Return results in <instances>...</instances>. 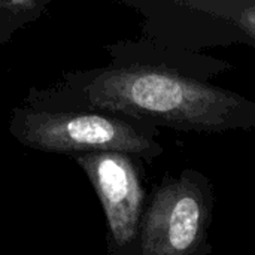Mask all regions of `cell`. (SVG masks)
Returning a JSON list of instances; mask_svg holds the SVG:
<instances>
[{
  "instance_id": "1",
  "label": "cell",
  "mask_w": 255,
  "mask_h": 255,
  "mask_svg": "<svg viewBox=\"0 0 255 255\" xmlns=\"http://www.w3.org/2000/svg\"><path fill=\"white\" fill-rule=\"evenodd\" d=\"M114 52L115 61L82 88L91 108L176 131L255 130L254 100L190 72Z\"/></svg>"
},
{
  "instance_id": "2",
  "label": "cell",
  "mask_w": 255,
  "mask_h": 255,
  "mask_svg": "<svg viewBox=\"0 0 255 255\" xmlns=\"http://www.w3.org/2000/svg\"><path fill=\"white\" fill-rule=\"evenodd\" d=\"M12 133L25 146L57 154L121 152L154 161L164 152L158 127L106 111H18Z\"/></svg>"
},
{
  "instance_id": "3",
  "label": "cell",
  "mask_w": 255,
  "mask_h": 255,
  "mask_svg": "<svg viewBox=\"0 0 255 255\" xmlns=\"http://www.w3.org/2000/svg\"><path fill=\"white\" fill-rule=\"evenodd\" d=\"M214 187L196 169L166 175L152 188L142 217L137 255H211Z\"/></svg>"
},
{
  "instance_id": "4",
  "label": "cell",
  "mask_w": 255,
  "mask_h": 255,
  "mask_svg": "<svg viewBox=\"0 0 255 255\" xmlns=\"http://www.w3.org/2000/svg\"><path fill=\"white\" fill-rule=\"evenodd\" d=\"M102 203L109 232L111 255H137L146 191L136 158L121 152L75 155Z\"/></svg>"
},
{
  "instance_id": "5",
  "label": "cell",
  "mask_w": 255,
  "mask_h": 255,
  "mask_svg": "<svg viewBox=\"0 0 255 255\" xmlns=\"http://www.w3.org/2000/svg\"><path fill=\"white\" fill-rule=\"evenodd\" d=\"M190 4L202 12L214 15L236 27L255 45V0H188Z\"/></svg>"
}]
</instances>
